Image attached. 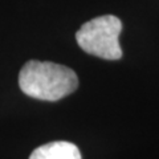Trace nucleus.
Returning a JSON list of instances; mask_svg holds the SVG:
<instances>
[{
	"mask_svg": "<svg viewBox=\"0 0 159 159\" xmlns=\"http://www.w3.org/2000/svg\"><path fill=\"white\" fill-rule=\"evenodd\" d=\"M121 31V20L114 15H105L84 24L76 33V40L89 54L105 60H119L122 57L118 41Z\"/></svg>",
	"mask_w": 159,
	"mask_h": 159,
	"instance_id": "2",
	"label": "nucleus"
},
{
	"mask_svg": "<svg viewBox=\"0 0 159 159\" xmlns=\"http://www.w3.org/2000/svg\"><path fill=\"white\" fill-rule=\"evenodd\" d=\"M19 85L23 93L32 98L58 101L76 90L78 78L68 66L32 60L20 70Z\"/></svg>",
	"mask_w": 159,
	"mask_h": 159,
	"instance_id": "1",
	"label": "nucleus"
},
{
	"mask_svg": "<svg viewBox=\"0 0 159 159\" xmlns=\"http://www.w3.org/2000/svg\"><path fill=\"white\" fill-rule=\"evenodd\" d=\"M29 159H81V152L70 142L56 141L34 148Z\"/></svg>",
	"mask_w": 159,
	"mask_h": 159,
	"instance_id": "3",
	"label": "nucleus"
}]
</instances>
